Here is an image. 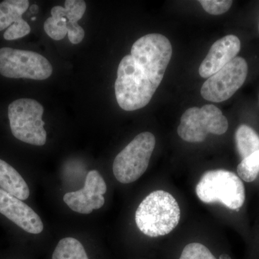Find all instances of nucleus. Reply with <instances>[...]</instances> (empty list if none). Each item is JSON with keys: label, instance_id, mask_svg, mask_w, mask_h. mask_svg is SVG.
<instances>
[{"label": "nucleus", "instance_id": "20", "mask_svg": "<svg viewBox=\"0 0 259 259\" xmlns=\"http://www.w3.org/2000/svg\"><path fill=\"white\" fill-rule=\"evenodd\" d=\"M199 2L207 13L214 15L224 14L233 5V1L231 0H201Z\"/></svg>", "mask_w": 259, "mask_h": 259}, {"label": "nucleus", "instance_id": "11", "mask_svg": "<svg viewBox=\"0 0 259 259\" xmlns=\"http://www.w3.org/2000/svg\"><path fill=\"white\" fill-rule=\"evenodd\" d=\"M241 49V41L236 35H229L214 42L202 61L199 74L202 78L210 77L234 59Z\"/></svg>", "mask_w": 259, "mask_h": 259}, {"label": "nucleus", "instance_id": "19", "mask_svg": "<svg viewBox=\"0 0 259 259\" xmlns=\"http://www.w3.org/2000/svg\"><path fill=\"white\" fill-rule=\"evenodd\" d=\"M180 259H217L204 245L192 243L186 245Z\"/></svg>", "mask_w": 259, "mask_h": 259}, {"label": "nucleus", "instance_id": "6", "mask_svg": "<svg viewBox=\"0 0 259 259\" xmlns=\"http://www.w3.org/2000/svg\"><path fill=\"white\" fill-rule=\"evenodd\" d=\"M228 129V121L218 107L206 105L191 107L181 117L177 133L189 143L203 142L207 135H223Z\"/></svg>", "mask_w": 259, "mask_h": 259}, {"label": "nucleus", "instance_id": "15", "mask_svg": "<svg viewBox=\"0 0 259 259\" xmlns=\"http://www.w3.org/2000/svg\"><path fill=\"white\" fill-rule=\"evenodd\" d=\"M52 259H89L82 244L74 238L61 239L56 245Z\"/></svg>", "mask_w": 259, "mask_h": 259}, {"label": "nucleus", "instance_id": "13", "mask_svg": "<svg viewBox=\"0 0 259 259\" xmlns=\"http://www.w3.org/2000/svg\"><path fill=\"white\" fill-rule=\"evenodd\" d=\"M28 0H5L0 3V31L21 20L28 9Z\"/></svg>", "mask_w": 259, "mask_h": 259}, {"label": "nucleus", "instance_id": "24", "mask_svg": "<svg viewBox=\"0 0 259 259\" xmlns=\"http://www.w3.org/2000/svg\"><path fill=\"white\" fill-rule=\"evenodd\" d=\"M220 259H231L229 255L227 254H223L220 256Z\"/></svg>", "mask_w": 259, "mask_h": 259}, {"label": "nucleus", "instance_id": "8", "mask_svg": "<svg viewBox=\"0 0 259 259\" xmlns=\"http://www.w3.org/2000/svg\"><path fill=\"white\" fill-rule=\"evenodd\" d=\"M247 75L246 61L243 58L236 56L207 79L201 88V95L207 101H226L243 86Z\"/></svg>", "mask_w": 259, "mask_h": 259}, {"label": "nucleus", "instance_id": "23", "mask_svg": "<svg viewBox=\"0 0 259 259\" xmlns=\"http://www.w3.org/2000/svg\"><path fill=\"white\" fill-rule=\"evenodd\" d=\"M30 12L32 14H36L39 11V7L37 5H32L30 8Z\"/></svg>", "mask_w": 259, "mask_h": 259}, {"label": "nucleus", "instance_id": "22", "mask_svg": "<svg viewBox=\"0 0 259 259\" xmlns=\"http://www.w3.org/2000/svg\"><path fill=\"white\" fill-rule=\"evenodd\" d=\"M67 35L69 41L73 44H80L84 37L85 32L82 27L78 23L67 21Z\"/></svg>", "mask_w": 259, "mask_h": 259}, {"label": "nucleus", "instance_id": "5", "mask_svg": "<svg viewBox=\"0 0 259 259\" xmlns=\"http://www.w3.org/2000/svg\"><path fill=\"white\" fill-rule=\"evenodd\" d=\"M156 146V139L151 133L138 135L116 156L113 174L122 184L136 182L147 170L150 159Z\"/></svg>", "mask_w": 259, "mask_h": 259}, {"label": "nucleus", "instance_id": "7", "mask_svg": "<svg viewBox=\"0 0 259 259\" xmlns=\"http://www.w3.org/2000/svg\"><path fill=\"white\" fill-rule=\"evenodd\" d=\"M53 73L51 63L31 51L0 49V74L12 79L45 80Z\"/></svg>", "mask_w": 259, "mask_h": 259}, {"label": "nucleus", "instance_id": "12", "mask_svg": "<svg viewBox=\"0 0 259 259\" xmlns=\"http://www.w3.org/2000/svg\"><path fill=\"white\" fill-rule=\"evenodd\" d=\"M0 189L20 200H25L30 196L26 182L11 165L0 159Z\"/></svg>", "mask_w": 259, "mask_h": 259}, {"label": "nucleus", "instance_id": "25", "mask_svg": "<svg viewBox=\"0 0 259 259\" xmlns=\"http://www.w3.org/2000/svg\"><path fill=\"white\" fill-rule=\"evenodd\" d=\"M35 17H34V18H32V20H35Z\"/></svg>", "mask_w": 259, "mask_h": 259}, {"label": "nucleus", "instance_id": "4", "mask_svg": "<svg viewBox=\"0 0 259 259\" xmlns=\"http://www.w3.org/2000/svg\"><path fill=\"white\" fill-rule=\"evenodd\" d=\"M44 109L36 100L19 99L8 107L10 128L17 139L33 146L47 143V134L42 120Z\"/></svg>", "mask_w": 259, "mask_h": 259}, {"label": "nucleus", "instance_id": "9", "mask_svg": "<svg viewBox=\"0 0 259 259\" xmlns=\"http://www.w3.org/2000/svg\"><path fill=\"white\" fill-rule=\"evenodd\" d=\"M107 185L96 170L88 172L83 189L68 192L64 196V202L74 212L90 214L94 209L101 208L105 204L104 194Z\"/></svg>", "mask_w": 259, "mask_h": 259}, {"label": "nucleus", "instance_id": "16", "mask_svg": "<svg viewBox=\"0 0 259 259\" xmlns=\"http://www.w3.org/2000/svg\"><path fill=\"white\" fill-rule=\"evenodd\" d=\"M65 8L54 7L51 10V17L56 18H66L67 21L78 23L86 12V3L83 0H66Z\"/></svg>", "mask_w": 259, "mask_h": 259}, {"label": "nucleus", "instance_id": "1", "mask_svg": "<svg viewBox=\"0 0 259 259\" xmlns=\"http://www.w3.org/2000/svg\"><path fill=\"white\" fill-rule=\"evenodd\" d=\"M172 56L164 35L151 33L140 37L130 55L121 60L115 83L116 100L125 111L146 107L156 93Z\"/></svg>", "mask_w": 259, "mask_h": 259}, {"label": "nucleus", "instance_id": "2", "mask_svg": "<svg viewBox=\"0 0 259 259\" xmlns=\"http://www.w3.org/2000/svg\"><path fill=\"white\" fill-rule=\"evenodd\" d=\"M180 208L175 197L163 190L146 196L136 212V226L146 236L156 238L171 233L180 221Z\"/></svg>", "mask_w": 259, "mask_h": 259}, {"label": "nucleus", "instance_id": "18", "mask_svg": "<svg viewBox=\"0 0 259 259\" xmlns=\"http://www.w3.org/2000/svg\"><path fill=\"white\" fill-rule=\"evenodd\" d=\"M67 19L66 18H48L44 23V30L48 35L55 40L64 39L67 34Z\"/></svg>", "mask_w": 259, "mask_h": 259}, {"label": "nucleus", "instance_id": "21", "mask_svg": "<svg viewBox=\"0 0 259 259\" xmlns=\"http://www.w3.org/2000/svg\"><path fill=\"white\" fill-rule=\"evenodd\" d=\"M30 27L23 19L13 23L7 29L4 33V38L7 40H13L26 36L30 32Z\"/></svg>", "mask_w": 259, "mask_h": 259}, {"label": "nucleus", "instance_id": "14", "mask_svg": "<svg viewBox=\"0 0 259 259\" xmlns=\"http://www.w3.org/2000/svg\"><path fill=\"white\" fill-rule=\"evenodd\" d=\"M237 150L242 160L259 150V136L254 130L247 125H241L236 132Z\"/></svg>", "mask_w": 259, "mask_h": 259}, {"label": "nucleus", "instance_id": "3", "mask_svg": "<svg viewBox=\"0 0 259 259\" xmlns=\"http://www.w3.org/2000/svg\"><path fill=\"white\" fill-rule=\"evenodd\" d=\"M196 194L204 203L219 202L238 210L244 204L245 187L239 177L225 169L205 172L196 187Z\"/></svg>", "mask_w": 259, "mask_h": 259}, {"label": "nucleus", "instance_id": "17", "mask_svg": "<svg viewBox=\"0 0 259 259\" xmlns=\"http://www.w3.org/2000/svg\"><path fill=\"white\" fill-rule=\"evenodd\" d=\"M237 172L245 182H253L259 174V150L242 160L237 167Z\"/></svg>", "mask_w": 259, "mask_h": 259}, {"label": "nucleus", "instance_id": "10", "mask_svg": "<svg viewBox=\"0 0 259 259\" xmlns=\"http://www.w3.org/2000/svg\"><path fill=\"white\" fill-rule=\"evenodd\" d=\"M0 213L31 234L44 231V223L35 211L14 196L0 189Z\"/></svg>", "mask_w": 259, "mask_h": 259}]
</instances>
